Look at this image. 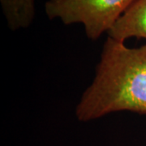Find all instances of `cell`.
<instances>
[{
    "label": "cell",
    "instance_id": "7a4b0ae2",
    "mask_svg": "<svg viewBox=\"0 0 146 146\" xmlns=\"http://www.w3.org/2000/svg\"><path fill=\"white\" fill-rule=\"evenodd\" d=\"M136 0H48L45 11L50 20L64 25L82 24L86 36L96 41L108 33Z\"/></svg>",
    "mask_w": 146,
    "mask_h": 146
},
{
    "label": "cell",
    "instance_id": "6da1fadb",
    "mask_svg": "<svg viewBox=\"0 0 146 146\" xmlns=\"http://www.w3.org/2000/svg\"><path fill=\"white\" fill-rule=\"evenodd\" d=\"M119 111L146 115V44L129 48L108 36L94 80L76 107V116L89 122Z\"/></svg>",
    "mask_w": 146,
    "mask_h": 146
},
{
    "label": "cell",
    "instance_id": "3957f363",
    "mask_svg": "<svg viewBox=\"0 0 146 146\" xmlns=\"http://www.w3.org/2000/svg\"><path fill=\"white\" fill-rule=\"evenodd\" d=\"M107 34L110 38L123 42L131 37L146 40V0H136Z\"/></svg>",
    "mask_w": 146,
    "mask_h": 146
},
{
    "label": "cell",
    "instance_id": "277c9868",
    "mask_svg": "<svg viewBox=\"0 0 146 146\" xmlns=\"http://www.w3.org/2000/svg\"><path fill=\"white\" fill-rule=\"evenodd\" d=\"M9 29L16 31L30 26L35 16V0H0Z\"/></svg>",
    "mask_w": 146,
    "mask_h": 146
}]
</instances>
